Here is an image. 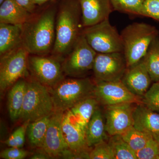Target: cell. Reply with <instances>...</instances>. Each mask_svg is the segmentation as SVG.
<instances>
[{
	"label": "cell",
	"instance_id": "1",
	"mask_svg": "<svg viewBox=\"0 0 159 159\" xmlns=\"http://www.w3.org/2000/svg\"><path fill=\"white\" fill-rule=\"evenodd\" d=\"M57 9L49 6L22 26V45L32 55L46 56L54 48Z\"/></svg>",
	"mask_w": 159,
	"mask_h": 159
},
{
	"label": "cell",
	"instance_id": "2",
	"mask_svg": "<svg viewBox=\"0 0 159 159\" xmlns=\"http://www.w3.org/2000/svg\"><path fill=\"white\" fill-rule=\"evenodd\" d=\"M81 8L78 0H61L58 4L55 38L52 54L60 58L66 56L82 33Z\"/></svg>",
	"mask_w": 159,
	"mask_h": 159
},
{
	"label": "cell",
	"instance_id": "3",
	"mask_svg": "<svg viewBox=\"0 0 159 159\" xmlns=\"http://www.w3.org/2000/svg\"><path fill=\"white\" fill-rule=\"evenodd\" d=\"M120 35L128 68L144 58L151 43L158 36L159 31L148 24L134 23L126 26Z\"/></svg>",
	"mask_w": 159,
	"mask_h": 159
},
{
	"label": "cell",
	"instance_id": "4",
	"mask_svg": "<svg viewBox=\"0 0 159 159\" xmlns=\"http://www.w3.org/2000/svg\"><path fill=\"white\" fill-rule=\"evenodd\" d=\"M95 81L88 77L63 79L50 89L55 111L65 112L81 100L94 95Z\"/></svg>",
	"mask_w": 159,
	"mask_h": 159
},
{
	"label": "cell",
	"instance_id": "5",
	"mask_svg": "<svg viewBox=\"0 0 159 159\" xmlns=\"http://www.w3.org/2000/svg\"><path fill=\"white\" fill-rule=\"evenodd\" d=\"M54 111L49 89L33 79L27 82L20 119L23 122H34Z\"/></svg>",
	"mask_w": 159,
	"mask_h": 159
},
{
	"label": "cell",
	"instance_id": "6",
	"mask_svg": "<svg viewBox=\"0 0 159 159\" xmlns=\"http://www.w3.org/2000/svg\"><path fill=\"white\" fill-rule=\"evenodd\" d=\"M82 34L89 45L98 53L123 52L121 35L109 19L84 28Z\"/></svg>",
	"mask_w": 159,
	"mask_h": 159
},
{
	"label": "cell",
	"instance_id": "7",
	"mask_svg": "<svg viewBox=\"0 0 159 159\" xmlns=\"http://www.w3.org/2000/svg\"><path fill=\"white\" fill-rule=\"evenodd\" d=\"M97 53L81 33L62 62L64 73L73 78H83L93 70Z\"/></svg>",
	"mask_w": 159,
	"mask_h": 159
},
{
	"label": "cell",
	"instance_id": "8",
	"mask_svg": "<svg viewBox=\"0 0 159 159\" xmlns=\"http://www.w3.org/2000/svg\"><path fill=\"white\" fill-rule=\"evenodd\" d=\"M29 53L23 45L1 56L0 90L2 94L28 74Z\"/></svg>",
	"mask_w": 159,
	"mask_h": 159
},
{
	"label": "cell",
	"instance_id": "9",
	"mask_svg": "<svg viewBox=\"0 0 159 159\" xmlns=\"http://www.w3.org/2000/svg\"><path fill=\"white\" fill-rule=\"evenodd\" d=\"M60 58L29 54V70L34 79L51 89L64 79Z\"/></svg>",
	"mask_w": 159,
	"mask_h": 159
},
{
	"label": "cell",
	"instance_id": "10",
	"mask_svg": "<svg viewBox=\"0 0 159 159\" xmlns=\"http://www.w3.org/2000/svg\"><path fill=\"white\" fill-rule=\"evenodd\" d=\"M127 68L123 52L97 53L93 69L94 81L97 83L121 80Z\"/></svg>",
	"mask_w": 159,
	"mask_h": 159
},
{
	"label": "cell",
	"instance_id": "11",
	"mask_svg": "<svg viewBox=\"0 0 159 159\" xmlns=\"http://www.w3.org/2000/svg\"><path fill=\"white\" fill-rule=\"evenodd\" d=\"M94 96L99 103L105 106L122 103H143L142 97L131 93L121 80L96 83Z\"/></svg>",
	"mask_w": 159,
	"mask_h": 159
},
{
	"label": "cell",
	"instance_id": "12",
	"mask_svg": "<svg viewBox=\"0 0 159 159\" xmlns=\"http://www.w3.org/2000/svg\"><path fill=\"white\" fill-rule=\"evenodd\" d=\"M135 104L122 103L105 106V129L109 135H121L133 126Z\"/></svg>",
	"mask_w": 159,
	"mask_h": 159
},
{
	"label": "cell",
	"instance_id": "13",
	"mask_svg": "<svg viewBox=\"0 0 159 159\" xmlns=\"http://www.w3.org/2000/svg\"><path fill=\"white\" fill-rule=\"evenodd\" d=\"M63 112L54 111L51 115L42 149L51 158L61 157L69 147L62 130Z\"/></svg>",
	"mask_w": 159,
	"mask_h": 159
},
{
	"label": "cell",
	"instance_id": "14",
	"mask_svg": "<svg viewBox=\"0 0 159 159\" xmlns=\"http://www.w3.org/2000/svg\"><path fill=\"white\" fill-rule=\"evenodd\" d=\"M121 80L131 93L142 98L152 81L143 59L127 68Z\"/></svg>",
	"mask_w": 159,
	"mask_h": 159
},
{
	"label": "cell",
	"instance_id": "15",
	"mask_svg": "<svg viewBox=\"0 0 159 159\" xmlns=\"http://www.w3.org/2000/svg\"><path fill=\"white\" fill-rule=\"evenodd\" d=\"M81 8L83 28L108 19L114 11L110 0H78Z\"/></svg>",
	"mask_w": 159,
	"mask_h": 159
},
{
	"label": "cell",
	"instance_id": "16",
	"mask_svg": "<svg viewBox=\"0 0 159 159\" xmlns=\"http://www.w3.org/2000/svg\"><path fill=\"white\" fill-rule=\"evenodd\" d=\"M61 126L69 149L79 152L91 150L92 148L89 147L87 144L85 132L66 112L64 113Z\"/></svg>",
	"mask_w": 159,
	"mask_h": 159
},
{
	"label": "cell",
	"instance_id": "17",
	"mask_svg": "<svg viewBox=\"0 0 159 159\" xmlns=\"http://www.w3.org/2000/svg\"><path fill=\"white\" fill-rule=\"evenodd\" d=\"M133 126L140 131L152 136L159 134V113L152 111L143 103L135 106Z\"/></svg>",
	"mask_w": 159,
	"mask_h": 159
},
{
	"label": "cell",
	"instance_id": "18",
	"mask_svg": "<svg viewBox=\"0 0 159 159\" xmlns=\"http://www.w3.org/2000/svg\"><path fill=\"white\" fill-rule=\"evenodd\" d=\"M99 101L93 95L81 100L66 112L85 132L86 129L94 112L98 107Z\"/></svg>",
	"mask_w": 159,
	"mask_h": 159
},
{
	"label": "cell",
	"instance_id": "19",
	"mask_svg": "<svg viewBox=\"0 0 159 159\" xmlns=\"http://www.w3.org/2000/svg\"><path fill=\"white\" fill-rule=\"evenodd\" d=\"M33 14L14 0H5L0 6V23L23 26Z\"/></svg>",
	"mask_w": 159,
	"mask_h": 159
},
{
	"label": "cell",
	"instance_id": "20",
	"mask_svg": "<svg viewBox=\"0 0 159 159\" xmlns=\"http://www.w3.org/2000/svg\"><path fill=\"white\" fill-rule=\"evenodd\" d=\"M22 45V26L0 23V56Z\"/></svg>",
	"mask_w": 159,
	"mask_h": 159
},
{
	"label": "cell",
	"instance_id": "21",
	"mask_svg": "<svg viewBox=\"0 0 159 159\" xmlns=\"http://www.w3.org/2000/svg\"><path fill=\"white\" fill-rule=\"evenodd\" d=\"M105 129V122L103 115L99 107L95 111L89 121L85 134L88 146L93 148L97 143L107 139Z\"/></svg>",
	"mask_w": 159,
	"mask_h": 159
},
{
	"label": "cell",
	"instance_id": "22",
	"mask_svg": "<svg viewBox=\"0 0 159 159\" xmlns=\"http://www.w3.org/2000/svg\"><path fill=\"white\" fill-rule=\"evenodd\" d=\"M27 82L20 79L11 87L8 95V109L12 121L20 119L25 94Z\"/></svg>",
	"mask_w": 159,
	"mask_h": 159
},
{
	"label": "cell",
	"instance_id": "23",
	"mask_svg": "<svg viewBox=\"0 0 159 159\" xmlns=\"http://www.w3.org/2000/svg\"><path fill=\"white\" fill-rule=\"evenodd\" d=\"M51 115L29 123L27 135L30 145L33 147L42 148Z\"/></svg>",
	"mask_w": 159,
	"mask_h": 159
},
{
	"label": "cell",
	"instance_id": "24",
	"mask_svg": "<svg viewBox=\"0 0 159 159\" xmlns=\"http://www.w3.org/2000/svg\"><path fill=\"white\" fill-rule=\"evenodd\" d=\"M143 60L152 81L159 82V35L151 43Z\"/></svg>",
	"mask_w": 159,
	"mask_h": 159
},
{
	"label": "cell",
	"instance_id": "25",
	"mask_svg": "<svg viewBox=\"0 0 159 159\" xmlns=\"http://www.w3.org/2000/svg\"><path fill=\"white\" fill-rule=\"evenodd\" d=\"M120 135L135 152L143 148L152 137L138 130L133 126Z\"/></svg>",
	"mask_w": 159,
	"mask_h": 159
},
{
	"label": "cell",
	"instance_id": "26",
	"mask_svg": "<svg viewBox=\"0 0 159 159\" xmlns=\"http://www.w3.org/2000/svg\"><path fill=\"white\" fill-rule=\"evenodd\" d=\"M108 143L113 151L115 159H137L135 152L120 135L111 136Z\"/></svg>",
	"mask_w": 159,
	"mask_h": 159
},
{
	"label": "cell",
	"instance_id": "27",
	"mask_svg": "<svg viewBox=\"0 0 159 159\" xmlns=\"http://www.w3.org/2000/svg\"><path fill=\"white\" fill-rule=\"evenodd\" d=\"M114 11L122 13L140 16L145 0H110Z\"/></svg>",
	"mask_w": 159,
	"mask_h": 159
},
{
	"label": "cell",
	"instance_id": "28",
	"mask_svg": "<svg viewBox=\"0 0 159 159\" xmlns=\"http://www.w3.org/2000/svg\"><path fill=\"white\" fill-rule=\"evenodd\" d=\"M142 102L152 111L159 113V82H155L142 97Z\"/></svg>",
	"mask_w": 159,
	"mask_h": 159
},
{
	"label": "cell",
	"instance_id": "29",
	"mask_svg": "<svg viewBox=\"0 0 159 159\" xmlns=\"http://www.w3.org/2000/svg\"><path fill=\"white\" fill-rule=\"evenodd\" d=\"M30 122H25L22 125L16 129L4 143L9 147L22 148L25 144L27 128Z\"/></svg>",
	"mask_w": 159,
	"mask_h": 159
},
{
	"label": "cell",
	"instance_id": "30",
	"mask_svg": "<svg viewBox=\"0 0 159 159\" xmlns=\"http://www.w3.org/2000/svg\"><path fill=\"white\" fill-rule=\"evenodd\" d=\"M90 152V159H115L113 151L105 140L97 143Z\"/></svg>",
	"mask_w": 159,
	"mask_h": 159
},
{
	"label": "cell",
	"instance_id": "31",
	"mask_svg": "<svg viewBox=\"0 0 159 159\" xmlns=\"http://www.w3.org/2000/svg\"><path fill=\"white\" fill-rule=\"evenodd\" d=\"M137 159H159L157 143L152 137L145 146L135 152Z\"/></svg>",
	"mask_w": 159,
	"mask_h": 159
},
{
	"label": "cell",
	"instance_id": "32",
	"mask_svg": "<svg viewBox=\"0 0 159 159\" xmlns=\"http://www.w3.org/2000/svg\"><path fill=\"white\" fill-rule=\"evenodd\" d=\"M140 16L151 18L159 22V0H145Z\"/></svg>",
	"mask_w": 159,
	"mask_h": 159
},
{
	"label": "cell",
	"instance_id": "33",
	"mask_svg": "<svg viewBox=\"0 0 159 159\" xmlns=\"http://www.w3.org/2000/svg\"><path fill=\"white\" fill-rule=\"evenodd\" d=\"M29 154L28 152L22 148L10 147L1 152L0 157L3 159H24Z\"/></svg>",
	"mask_w": 159,
	"mask_h": 159
},
{
	"label": "cell",
	"instance_id": "34",
	"mask_svg": "<svg viewBox=\"0 0 159 159\" xmlns=\"http://www.w3.org/2000/svg\"><path fill=\"white\" fill-rule=\"evenodd\" d=\"M91 150L84 151H75L67 149L62 154L61 157L63 159H90Z\"/></svg>",
	"mask_w": 159,
	"mask_h": 159
},
{
	"label": "cell",
	"instance_id": "35",
	"mask_svg": "<svg viewBox=\"0 0 159 159\" xmlns=\"http://www.w3.org/2000/svg\"><path fill=\"white\" fill-rule=\"evenodd\" d=\"M17 4L32 14H34L37 6L33 0H14Z\"/></svg>",
	"mask_w": 159,
	"mask_h": 159
},
{
	"label": "cell",
	"instance_id": "36",
	"mask_svg": "<svg viewBox=\"0 0 159 159\" xmlns=\"http://www.w3.org/2000/svg\"><path fill=\"white\" fill-rule=\"evenodd\" d=\"M29 158L31 159H48L51 158L49 155L46 153L43 150L34 153Z\"/></svg>",
	"mask_w": 159,
	"mask_h": 159
},
{
	"label": "cell",
	"instance_id": "37",
	"mask_svg": "<svg viewBox=\"0 0 159 159\" xmlns=\"http://www.w3.org/2000/svg\"><path fill=\"white\" fill-rule=\"evenodd\" d=\"M51 1H53V0H33V2L36 6L37 5L38 6H41V5Z\"/></svg>",
	"mask_w": 159,
	"mask_h": 159
},
{
	"label": "cell",
	"instance_id": "38",
	"mask_svg": "<svg viewBox=\"0 0 159 159\" xmlns=\"http://www.w3.org/2000/svg\"><path fill=\"white\" fill-rule=\"evenodd\" d=\"M154 139L156 141L157 143L158 146L159 150V134H158L155 135L153 136Z\"/></svg>",
	"mask_w": 159,
	"mask_h": 159
},
{
	"label": "cell",
	"instance_id": "39",
	"mask_svg": "<svg viewBox=\"0 0 159 159\" xmlns=\"http://www.w3.org/2000/svg\"><path fill=\"white\" fill-rule=\"evenodd\" d=\"M5 0H0V5L2 4L4 2Z\"/></svg>",
	"mask_w": 159,
	"mask_h": 159
}]
</instances>
